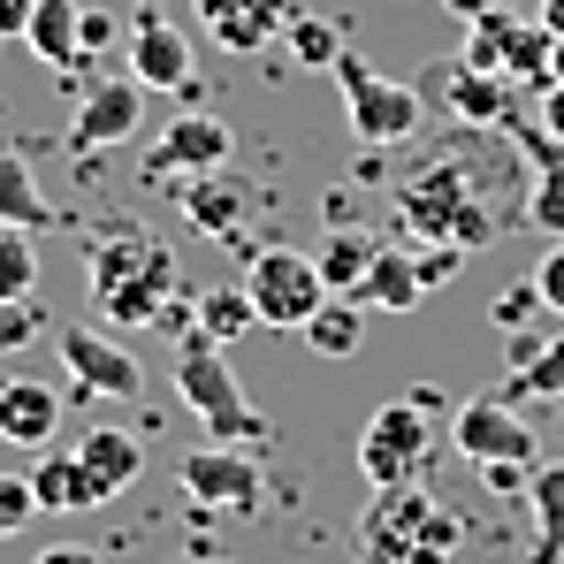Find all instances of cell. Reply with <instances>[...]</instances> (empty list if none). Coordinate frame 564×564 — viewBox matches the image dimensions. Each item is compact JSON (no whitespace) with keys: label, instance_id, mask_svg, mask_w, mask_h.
<instances>
[{"label":"cell","instance_id":"cell-1","mask_svg":"<svg viewBox=\"0 0 564 564\" xmlns=\"http://www.w3.org/2000/svg\"><path fill=\"white\" fill-rule=\"evenodd\" d=\"M85 282H93V305L122 328H161V313L191 297L184 290V260L145 229V221H115L99 229L93 252H85Z\"/></svg>","mask_w":564,"mask_h":564},{"label":"cell","instance_id":"cell-2","mask_svg":"<svg viewBox=\"0 0 564 564\" xmlns=\"http://www.w3.org/2000/svg\"><path fill=\"white\" fill-rule=\"evenodd\" d=\"M458 550H466V519L435 488H420V480L375 488V503L359 519V564H451Z\"/></svg>","mask_w":564,"mask_h":564},{"label":"cell","instance_id":"cell-3","mask_svg":"<svg viewBox=\"0 0 564 564\" xmlns=\"http://www.w3.org/2000/svg\"><path fill=\"white\" fill-rule=\"evenodd\" d=\"M397 221H404V237H451L466 252L496 245V214L480 198V176H473L458 153H435L427 169H412L397 184Z\"/></svg>","mask_w":564,"mask_h":564},{"label":"cell","instance_id":"cell-4","mask_svg":"<svg viewBox=\"0 0 564 564\" xmlns=\"http://www.w3.org/2000/svg\"><path fill=\"white\" fill-rule=\"evenodd\" d=\"M176 397L206 420V435H214V443H260V435H268V420L252 412V397L237 389L229 359H221V344H214L198 321L176 336Z\"/></svg>","mask_w":564,"mask_h":564},{"label":"cell","instance_id":"cell-5","mask_svg":"<svg viewBox=\"0 0 564 564\" xmlns=\"http://www.w3.org/2000/svg\"><path fill=\"white\" fill-rule=\"evenodd\" d=\"M550 46H557V39L542 31V15L527 23V15H511V8H496V0H488V8L466 23V54H458V62L542 93V85H550Z\"/></svg>","mask_w":564,"mask_h":564},{"label":"cell","instance_id":"cell-6","mask_svg":"<svg viewBox=\"0 0 564 564\" xmlns=\"http://www.w3.org/2000/svg\"><path fill=\"white\" fill-rule=\"evenodd\" d=\"M427 466H435L427 397H397V404H381L375 420H367V435H359V473H367L375 488H404V480H420Z\"/></svg>","mask_w":564,"mask_h":564},{"label":"cell","instance_id":"cell-7","mask_svg":"<svg viewBox=\"0 0 564 564\" xmlns=\"http://www.w3.org/2000/svg\"><path fill=\"white\" fill-rule=\"evenodd\" d=\"M336 85H344V107H351V138L359 145H404L412 130H420V93L412 85H389V77H375L351 46L336 54Z\"/></svg>","mask_w":564,"mask_h":564},{"label":"cell","instance_id":"cell-8","mask_svg":"<svg viewBox=\"0 0 564 564\" xmlns=\"http://www.w3.org/2000/svg\"><path fill=\"white\" fill-rule=\"evenodd\" d=\"M245 290H252V305H260V328H305V321L336 297V290L321 282V268H313V252H282V245L252 252Z\"/></svg>","mask_w":564,"mask_h":564},{"label":"cell","instance_id":"cell-9","mask_svg":"<svg viewBox=\"0 0 564 564\" xmlns=\"http://www.w3.org/2000/svg\"><path fill=\"white\" fill-rule=\"evenodd\" d=\"M451 443H458V458L473 466H542V443H534V427L511 412V397H466L458 404V420H451Z\"/></svg>","mask_w":564,"mask_h":564},{"label":"cell","instance_id":"cell-10","mask_svg":"<svg viewBox=\"0 0 564 564\" xmlns=\"http://www.w3.org/2000/svg\"><path fill=\"white\" fill-rule=\"evenodd\" d=\"M176 480H184V496L198 511H252V503L268 496V473L245 458V443H206V451H191Z\"/></svg>","mask_w":564,"mask_h":564},{"label":"cell","instance_id":"cell-11","mask_svg":"<svg viewBox=\"0 0 564 564\" xmlns=\"http://www.w3.org/2000/svg\"><path fill=\"white\" fill-rule=\"evenodd\" d=\"M290 0H198V31L221 46V54H260L290 31Z\"/></svg>","mask_w":564,"mask_h":564},{"label":"cell","instance_id":"cell-12","mask_svg":"<svg viewBox=\"0 0 564 564\" xmlns=\"http://www.w3.org/2000/svg\"><path fill=\"white\" fill-rule=\"evenodd\" d=\"M62 367H69V381L85 389V397H138V359L122 351V344H107L99 328H62Z\"/></svg>","mask_w":564,"mask_h":564},{"label":"cell","instance_id":"cell-13","mask_svg":"<svg viewBox=\"0 0 564 564\" xmlns=\"http://www.w3.org/2000/svg\"><path fill=\"white\" fill-rule=\"evenodd\" d=\"M138 115H145V85L138 77H107V85L85 93L77 122H69V145L77 153H107V145H122L138 130Z\"/></svg>","mask_w":564,"mask_h":564},{"label":"cell","instance_id":"cell-14","mask_svg":"<svg viewBox=\"0 0 564 564\" xmlns=\"http://www.w3.org/2000/svg\"><path fill=\"white\" fill-rule=\"evenodd\" d=\"M206 176V169H229V130L214 115H176L161 130V145L145 153V176Z\"/></svg>","mask_w":564,"mask_h":564},{"label":"cell","instance_id":"cell-15","mask_svg":"<svg viewBox=\"0 0 564 564\" xmlns=\"http://www.w3.org/2000/svg\"><path fill=\"white\" fill-rule=\"evenodd\" d=\"M62 435V389L54 381H0V443L15 451H54Z\"/></svg>","mask_w":564,"mask_h":564},{"label":"cell","instance_id":"cell-16","mask_svg":"<svg viewBox=\"0 0 564 564\" xmlns=\"http://www.w3.org/2000/svg\"><path fill=\"white\" fill-rule=\"evenodd\" d=\"M130 77H138L145 93H191V39L176 23L145 15V23L130 31Z\"/></svg>","mask_w":564,"mask_h":564},{"label":"cell","instance_id":"cell-17","mask_svg":"<svg viewBox=\"0 0 564 564\" xmlns=\"http://www.w3.org/2000/svg\"><path fill=\"white\" fill-rule=\"evenodd\" d=\"M184 214H191V229H198V237H214V245H245L252 191H245V176H221V169H206V176H191Z\"/></svg>","mask_w":564,"mask_h":564},{"label":"cell","instance_id":"cell-18","mask_svg":"<svg viewBox=\"0 0 564 564\" xmlns=\"http://www.w3.org/2000/svg\"><path fill=\"white\" fill-rule=\"evenodd\" d=\"M85 8L77 0H31V31H23V46L46 62V69H77L85 62Z\"/></svg>","mask_w":564,"mask_h":564},{"label":"cell","instance_id":"cell-19","mask_svg":"<svg viewBox=\"0 0 564 564\" xmlns=\"http://www.w3.org/2000/svg\"><path fill=\"white\" fill-rule=\"evenodd\" d=\"M31 488H39V511H93V503H107V488H99V473L69 451H54V458H39L31 466Z\"/></svg>","mask_w":564,"mask_h":564},{"label":"cell","instance_id":"cell-20","mask_svg":"<svg viewBox=\"0 0 564 564\" xmlns=\"http://www.w3.org/2000/svg\"><path fill=\"white\" fill-rule=\"evenodd\" d=\"M420 297H427V282H420V268H412V252L381 245L367 282H359V305H375V313H412Z\"/></svg>","mask_w":564,"mask_h":564},{"label":"cell","instance_id":"cell-21","mask_svg":"<svg viewBox=\"0 0 564 564\" xmlns=\"http://www.w3.org/2000/svg\"><path fill=\"white\" fill-rule=\"evenodd\" d=\"M375 237L367 229H328L321 237V252H313V268H321V282L336 290V297H359V282H367V268H375Z\"/></svg>","mask_w":564,"mask_h":564},{"label":"cell","instance_id":"cell-22","mask_svg":"<svg viewBox=\"0 0 564 564\" xmlns=\"http://www.w3.org/2000/svg\"><path fill=\"white\" fill-rule=\"evenodd\" d=\"M527 503H534V564H564V458L527 473Z\"/></svg>","mask_w":564,"mask_h":564},{"label":"cell","instance_id":"cell-23","mask_svg":"<svg viewBox=\"0 0 564 564\" xmlns=\"http://www.w3.org/2000/svg\"><path fill=\"white\" fill-rule=\"evenodd\" d=\"M443 99H451V115L458 122H473V130H496V122H511V93H503V77H488V69H451V85H443Z\"/></svg>","mask_w":564,"mask_h":564},{"label":"cell","instance_id":"cell-24","mask_svg":"<svg viewBox=\"0 0 564 564\" xmlns=\"http://www.w3.org/2000/svg\"><path fill=\"white\" fill-rule=\"evenodd\" d=\"M46 221H54V206H46L39 176H31V161L0 153V229H46Z\"/></svg>","mask_w":564,"mask_h":564},{"label":"cell","instance_id":"cell-25","mask_svg":"<svg viewBox=\"0 0 564 564\" xmlns=\"http://www.w3.org/2000/svg\"><path fill=\"white\" fill-rule=\"evenodd\" d=\"M77 458L99 473V488H107V496H122V488L145 473V451H138V435H122V427H93V435L77 443Z\"/></svg>","mask_w":564,"mask_h":564},{"label":"cell","instance_id":"cell-26","mask_svg":"<svg viewBox=\"0 0 564 564\" xmlns=\"http://www.w3.org/2000/svg\"><path fill=\"white\" fill-rule=\"evenodd\" d=\"M191 321L229 351L245 328H260V305H252V290H245V282H221V290H198V313H191Z\"/></svg>","mask_w":564,"mask_h":564},{"label":"cell","instance_id":"cell-27","mask_svg":"<svg viewBox=\"0 0 564 564\" xmlns=\"http://www.w3.org/2000/svg\"><path fill=\"white\" fill-rule=\"evenodd\" d=\"M305 344H313L321 359H351V351L367 344V305H359V297H328V305L305 321Z\"/></svg>","mask_w":564,"mask_h":564},{"label":"cell","instance_id":"cell-28","mask_svg":"<svg viewBox=\"0 0 564 564\" xmlns=\"http://www.w3.org/2000/svg\"><path fill=\"white\" fill-rule=\"evenodd\" d=\"M503 397H511V404H527V397H564V336H542L527 359H511Z\"/></svg>","mask_w":564,"mask_h":564},{"label":"cell","instance_id":"cell-29","mask_svg":"<svg viewBox=\"0 0 564 564\" xmlns=\"http://www.w3.org/2000/svg\"><path fill=\"white\" fill-rule=\"evenodd\" d=\"M39 290V252H31V229H0V305L31 297Z\"/></svg>","mask_w":564,"mask_h":564},{"label":"cell","instance_id":"cell-30","mask_svg":"<svg viewBox=\"0 0 564 564\" xmlns=\"http://www.w3.org/2000/svg\"><path fill=\"white\" fill-rule=\"evenodd\" d=\"M290 54L297 62H313V69H336V54H344V31L328 23V15H290Z\"/></svg>","mask_w":564,"mask_h":564},{"label":"cell","instance_id":"cell-31","mask_svg":"<svg viewBox=\"0 0 564 564\" xmlns=\"http://www.w3.org/2000/svg\"><path fill=\"white\" fill-rule=\"evenodd\" d=\"M527 221L542 229V237H564V161H550L534 191H527Z\"/></svg>","mask_w":564,"mask_h":564},{"label":"cell","instance_id":"cell-32","mask_svg":"<svg viewBox=\"0 0 564 564\" xmlns=\"http://www.w3.org/2000/svg\"><path fill=\"white\" fill-rule=\"evenodd\" d=\"M31 519H39V488H31V473H0V542L23 534Z\"/></svg>","mask_w":564,"mask_h":564},{"label":"cell","instance_id":"cell-33","mask_svg":"<svg viewBox=\"0 0 564 564\" xmlns=\"http://www.w3.org/2000/svg\"><path fill=\"white\" fill-rule=\"evenodd\" d=\"M412 268H420L427 290H443V282L466 268V245H451V237H420V245H412Z\"/></svg>","mask_w":564,"mask_h":564},{"label":"cell","instance_id":"cell-34","mask_svg":"<svg viewBox=\"0 0 564 564\" xmlns=\"http://www.w3.org/2000/svg\"><path fill=\"white\" fill-rule=\"evenodd\" d=\"M542 313H550V297L534 290V275H527V282H511V290L496 297V328H511V336H519V328H534Z\"/></svg>","mask_w":564,"mask_h":564},{"label":"cell","instance_id":"cell-35","mask_svg":"<svg viewBox=\"0 0 564 564\" xmlns=\"http://www.w3.org/2000/svg\"><path fill=\"white\" fill-rule=\"evenodd\" d=\"M31 336H39V305H31V297L0 305V359H8V351H23Z\"/></svg>","mask_w":564,"mask_h":564},{"label":"cell","instance_id":"cell-36","mask_svg":"<svg viewBox=\"0 0 564 564\" xmlns=\"http://www.w3.org/2000/svg\"><path fill=\"white\" fill-rule=\"evenodd\" d=\"M534 290L550 297V313L564 321V237L550 245V252H542V260H534Z\"/></svg>","mask_w":564,"mask_h":564},{"label":"cell","instance_id":"cell-37","mask_svg":"<svg viewBox=\"0 0 564 564\" xmlns=\"http://www.w3.org/2000/svg\"><path fill=\"white\" fill-rule=\"evenodd\" d=\"M534 122H542V130H550V138L564 145V85H542V107H534Z\"/></svg>","mask_w":564,"mask_h":564},{"label":"cell","instance_id":"cell-38","mask_svg":"<svg viewBox=\"0 0 564 564\" xmlns=\"http://www.w3.org/2000/svg\"><path fill=\"white\" fill-rule=\"evenodd\" d=\"M77 39H85V54H99V46L115 39V15H99V8H85V31H77Z\"/></svg>","mask_w":564,"mask_h":564},{"label":"cell","instance_id":"cell-39","mask_svg":"<svg viewBox=\"0 0 564 564\" xmlns=\"http://www.w3.org/2000/svg\"><path fill=\"white\" fill-rule=\"evenodd\" d=\"M31 31V0H0V39H23Z\"/></svg>","mask_w":564,"mask_h":564},{"label":"cell","instance_id":"cell-40","mask_svg":"<svg viewBox=\"0 0 564 564\" xmlns=\"http://www.w3.org/2000/svg\"><path fill=\"white\" fill-rule=\"evenodd\" d=\"M39 564H99V557H93V550H77V542H62V550H46Z\"/></svg>","mask_w":564,"mask_h":564},{"label":"cell","instance_id":"cell-41","mask_svg":"<svg viewBox=\"0 0 564 564\" xmlns=\"http://www.w3.org/2000/svg\"><path fill=\"white\" fill-rule=\"evenodd\" d=\"M542 31H550V39H564V0H542Z\"/></svg>","mask_w":564,"mask_h":564},{"label":"cell","instance_id":"cell-42","mask_svg":"<svg viewBox=\"0 0 564 564\" xmlns=\"http://www.w3.org/2000/svg\"><path fill=\"white\" fill-rule=\"evenodd\" d=\"M550 85H564V39L550 46Z\"/></svg>","mask_w":564,"mask_h":564},{"label":"cell","instance_id":"cell-43","mask_svg":"<svg viewBox=\"0 0 564 564\" xmlns=\"http://www.w3.org/2000/svg\"><path fill=\"white\" fill-rule=\"evenodd\" d=\"M435 8H451V0H435Z\"/></svg>","mask_w":564,"mask_h":564}]
</instances>
